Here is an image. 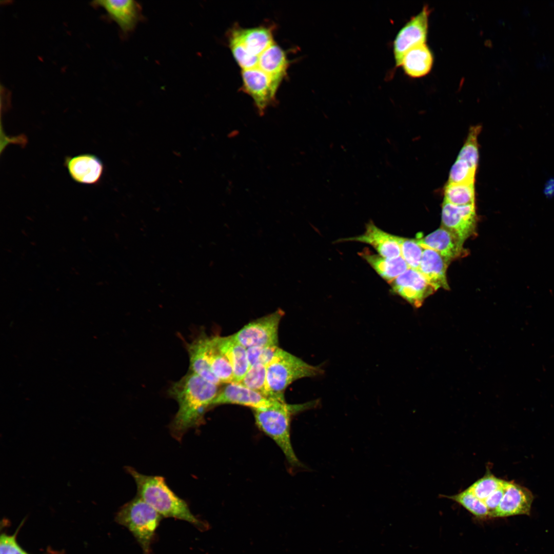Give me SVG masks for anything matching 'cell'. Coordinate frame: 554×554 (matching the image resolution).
<instances>
[{
	"instance_id": "7",
	"label": "cell",
	"mask_w": 554,
	"mask_h": 554,
	"mask_svg": "<svg viewBox=\"0 0 554 554\" xmlns=\"http://www.w3.org/2000/svg\"><path fill=\"white\" fill-rule=\"evenodd\" d=\"M242 89L253 99L260 115L275 103V94L282 82L274 78L257 66L242 70Z\"/></svg>"
},
{
	"instance_id": "10",
	"label": "cell",
	"mask_w": 554,
	"mask_h": 554,
	"mask_svg": "<svg viewBox=\"0 0 554 554\" xmlns=\"http://www.w3.org/2000/svg\"><path fill=\"white\" fill-rule=\"evenodd\" d=\"M390 283L396 293L416 308L436 290L418 270L408 268Z\"/></svg>"
},
{
	"instance_id": "9",
	"label": "cell",
	"mask_w": 554,
	"mask_h": 554,
	"mask_svg": "<svg viewBox=\"0 0 554 554\" xmlns=\"http://www.w3.org/2000/svg\"><path fill=\"white\" fill-rule=\"evenodd\" d=\"M477 216L475 204L458 206L443 201L442 227L464 241L476 231Z\"/></svg>"
},
{
	"instance_id": "30",
	"label": "cell",
	"mask_w": 554,
	"mask_h": 554,
	"mask_svg": "<svg viewBox=\"0 0 554 554\" xmlns=\"http://www.w3.org/2000/svg\"><path fill=\"white\" fill-rule=\"evenodd\" d=\"M401 255L409 268L418 270L424 248L417 239L400 238Z\"/></svg>"
},
{
	"instance_id": "18",
	"label": "cell",
	"mask_w": 554,
	"mask_h": 554,
	"mask_svg": "<svg viewBox=\"0 0 554 554\" xmlns=\"http://www.w3.org/2000/svg\"><path fill=\"white\" fill-rule=\"evenodd\" d=\"M449 263L439 253L430 249L424 248L418 270L436 290L442 288L448 290L446 277Z\"/></svg>"
},
{
	"instance_id": "17",
	"label": "cell",
	"mask_w": 554,
	"mask_h": 554,
	"mask_svg": "<svg viewBox=\"0 0 554 554\" xmlns=\"http://www.w3.org/2000/svg\"><path fill=\"white\" fill-rule=\"evenodd\" d=\"M251 55L259 57L269 47L274 44L272 29L265 26L252 28H233L229 32Z\"/></svg>"
},
{
	"instance_id": "34",
	"label": "cell",
	"mask_w": 554,
	"mask_h": 554,
	"mask_svg": "<svg viewBox=\"0 0 554 554\" xmlns=\"http://www.w3.org/2000/svg\"><path fill=\"white\" fill-rule=\"evenodd\" d=\"M278 346L253 347L247 349L249 367L255 363L267 365L272 360L279 349Z\"/></svg>"
},
{
	"instance_id": "23",
	"label": "cell",
	"mask_w": 554,
	"mask_h": 554,
	"mask_svg": "<svg viewBox=\"0 0 554 554\" xmlns=\"http://www.w3.org/2000/svg\"><path fill=\"white\" fill-rule=\"evenodd\" d=\"M361 254L378 274L390 283L409 268L401 256L390 259L365 252Z\"/></svg>"
},
{
	"instance_id": "21",
	"label": "cell",
	"mask_w": 554,
	"mask_h": 554,
	"mask_svg": "<svg viewBox=\"0 0 554 554\" xmlns=\"http://www.w3.org/2000/svg\"><path fill=\"white\" fill-rule=\"evenodd\" d=\"M433 63L432 53L426 44H424L407 51L403 58L400 66L409 76L419 78L429 73Z\"/></svg>"
},
{
	"instance_id": "24",
	"label": "cell",
	"mask_w": 554,
	"mask_h": 554,
	"mask_svg": "<svg viewBox=\"0 0 554 554\" xmlns=\"http://www.w3.org/2000/svg\"><path fill=\"white\" fill-rule=\"evenodd\" d=\"M206 350L212 371L222 383L235 382L230 364L217 347L213 337H206Z\"/></svg>"
},
{
	"instance_id": "1",
	"label": "cell",
	"mask_w": 554,
	"mask_h": 554,
	"mask_svg": "<svg viewBox=\"0 0 554 554\" xmlns=\"http://www.w3.org/2000/svg\"><path fill=\"white\" fill-rule=\"evenodd\" d=\"M219 391V385L190 371L172 383L168 395L179 405L178 410L169 425L172 437L181 442L189 430L202 425L205 422L206 411L211 407Z\"/></svg>"
},
{
	"instance_id": "12",
	"label": "cell",
	"mask_w": 554,
	"mask_h": 554,
	"mask_svg": "<svg viewBox=\"0 0 554 554\" xmlns=\"http://www.w3.org/2000/svg\"><path fill=\"white\" fill-rule=\"evenodd\" d=\"M64 165L71 179L83 185H97L105 170L102 160L95 154L88 153L67 156Z\"/></svg>"
},
{
	"instance_id": "25",
	"label": "cell",
	"mask_w": 554,
	"mask_h": 554,
	"mask_svg": "<svg viewBox=\"0 0 554 554\" xmlns=\"http://www.w3.org/2000/svg\"><path fill=\"white\" fill-rule=\"evenodd\" d=\"M444 201L456 205L475 204L474 184L447 183L444 189Z\"/></svg>"
},
{
	"instance_id": "33",
	"label": "cell",
	"mask_w": 554,
	"mask_h": 554,
	"mask_svg": "<svg viewBox=\"0 0 554 554\" xmlns=\"http://www.w3.org/2000/svg\"><path fill=\"white\" fill-rule=\"evenodd\" d=\"M228 42L233 57L242 70L257 66L259 57L249 54L236 38L229 35Z\"/></svg>"
},
{
	"instance_id": "14",
	"label": "cell",
	"mask_w": 554,
	"mask_h": 554,
	"mask_svg": "<svg viewBox=\"0 0 554 554\" xmlns=\"http://www.w3.org/2000/svg\"><path fill=\"white\" fill-rule=\"evenodd\" d=\"M423 248L430 249L442 255L449 263L467 254L464 242L447 229L441 227L421 239H417Z\"/></svg>"
},
{
	"instance_id": "15",
	"label": "cell",
	"mask_w": 554,
	"mask_h": 554,
	"mask_svg": "<svg viewBox=\"0 0 554 554\" xmlns=\"http://www.w3.org/2000/svg\"><path fill=\"white\" fill-rule=\"evenodd\" d=\"M400 238L382 230L370 222L362 234L339 241H357L368 244L373 247L380 255L392 259L401 256Z\"/></svg>"
},
{
	"instance_id": "32",
	"label": "cell",
	"mask_w": 554,
	"mask_h": 554,
	"mask_svg": "<svg viewBox=\"0 0 554 554\" xmlns=\"http://www.w3.org/2000/svg\"><path fill=\"white\" fill-rule=\"evenodd\" d=\"M476 171L465 161L457 159L450 169L447 183L474 184Z\"/></svg>"
},
{
	"instance_id": "31",
	"label": "cell",
	"mask_w": 554,
	"mask_h": 554,
	"mask_svg": "<svg viewBox=\"0 0 554 554\" xmlns=\"http://www.w3.org/2000/svg\"><path fill=\"white\" fill-rule=\"evenodd\" d=\"M25 519L22 521L12 535H8L5 531L1 533L0 537V554H30L27 552L18 544L17 536L23 526ZM43 554H63L62 551L48 550Z\"/></svg>"
},
{
	"instance_id": "29",
	"label": "cell",
	"mask_w": 554,
	"mask_h": 554,
	"mask_svg": "<svg viewBox=\"0 0 554 554\" xmlns=\"http://www.w3.org/2000/svg\"><path fill=\"white\" fill-rule=\"evenodd\" d=\"M505 481L496 477L488 470L484 476L472 483L468 488L484 502L490 494L501 486Z\"/></svg>"
},
{
	"instance_id": "8",
	"label": "cell",
	"mask_w": 554,
	"mask_h": 554,
	"mask_svg": "<svg viewBox=\"0 0 554 554\" xmlns=\"http://www.w3.org/2000/svg\"><path fill=\"white\" fill-rule=\"evenodd\" d=\"M430 10L425 5L400 30L393 42V54L396 66H401L406 53L413 47L426 44Z\"/></svg>"
},
{
	"instance_id": "28",
	"label": "cell",
	"mask_w": 554,
	"mask_h": 554,
	"mask_svg": "<svg viewBox=\"0 0 554 554\" xmlns=\"http://www.w3.org/2000/svg\"><path fill=\"white\" fill-rule=\"evenodd\" d=\"M266 382V365L263 363H257L249 367L240 383L252 390L269 397L267 393Z\"/></svg>"
},
{
	"instance_id": "27",
	"label": "cell",
	"mask_w": 554,
	"mask_h": 554,
	"mask_svg": "<svg viewBox=\"0 0 554 554\" xmlns=\"http://www.w3.org/2000/svg\"><path fill=\"white\" fill-rule=\"evenodd\" d=\"M481 129L480 125L472 126L469 128L466 141L457 157V159L465 161L476 170L479 161L478 137Z\"/></svg>"
},
{
	"instance_id": "11",
	"label": "cell",
	"mask_w": 554,
	"mask_h": 554,
	"mask_svg": "<svg viewBox=\"0 0 554 554\" xmlns=\"http://www.w3.org/2000/svg\"><path fill=\"white\" fill-rule=\"evenodd\" d=\"M284 401L269 398L252 390L240 383L231 382L220 390L213 401L211 407L224 404H233L252 408H265L278 402Z\"/></svg>"
},
{
	"instance_id": "4",
	"label": "cell",
	"mask_w": 554,
	"mask_h": 554,
	"mask_svg": "<svg viewBox=\"0 0 554 554\" xmlns=\"http://www.w3.org/2000/svg\"><path fill=\"white\" fill-rule=\"evenodd\" d=\"M320 366L308 364L301 359L279 348L266 366V390L269 397L284 401V392L293 382L303 378L323 374Z\"/></svg>"
},
{
	"instance_id": "6",
	"label": "cell",
	"mask_w": 554,
	"mask_h": 554,
	"mask_svg": "<svg viewBox=\"0 0 554 554\" xmlns=\"http://www.w3.org/2000/svg\"><path fill=\"white\" fill-rule=\"evenodd\" d=\"M284 314L281 309L245 325L233 338L246 349L253 347L278 346V329Z\"/></svg>"
},
{
	"instance_id": "26",
	"label": "cell",
	"mask_w": 554,
	"mask_h": 554,
	"mask_svg": "<svg viewBox=\"0 0 554 554\" xmlns=\"http://www.w3.org/2000/svg\"><path fill=\"white\" fill-rule=\"evenodd\" d=\"M463 506L477 518H489V511L484 502L476 497L468 488L452 496H442Z\"/></svg>"
},
{
	"instance_id": "3",
	"label": "cell",
	"mask_w": 554,
	"mask_h": 554,
	"mask_svg": "<svg viewBox=\"0 0 554 554\" xmlns=\"http://www.w3.org/2000/svg\"><path fill=\"white\" fill-rule=\"evenodd\" d=\"M319 403L318 400H315L302 404L290 405L285 401H279L267 408L254 410L257 426L275 442L292 466H301L302 464L291 445V416L296 412L315 407Z\"/></svg>"
},
{
	"instance_id": "20",
	"label": "cell",
	"mask_w": 554,
	"mask_h": 554,
	"mask_svg": "<svg viewBox=\"0 0 554 554\" xmlns=\"http://www.w3.org/2000/svg\"><path fill=\"white\" fill-rule=\"evenodd\" d=\"M206 335H201L187 345L189 358V371L206 381L219 385L222 384L213 373L206 350Z\"/></svg>"
},
{
	"instance_id": "13",
	"label": "cell",
	"mask_w": 554,
	"mask_h": 554,
	"mask_svg": "<svg viewBox=\"0 0 554 554\" xmlns=\"http://www.w3.org/2000/svg\"><path fill=\"white\" fill-rule=\"evenodd\" d=\"M533 500L532 492L513 481H507L503 498L489 518H502L516 515H529Z\"/></svg>"
},
{
	"instance_id": "2",
	"label": "cell",
	"mask_w": 554,
	"mask_h": 554,
	"mask_svg": "<svg viewBox=\"0 0 554 554\" xmlns=\"http://www.w3.org/2000/svg\"><path fill=\"white\" fill-rule=\"evenodd\" d=\"M125 469L135 482L137 496L161 516L187 521L201 530L209 529V525L194 516L187 502L170 489L164 477L142 474L130 466Z\"/></svg>"
},
{
	"instance_id": "36",
	"label": "cell",
	"mask_w": 554,
	"mask_h": 554,
	"mask_svg": "<svg viewBox=\"0 0 554 554\" xmlns=\"http://www.w3.org/2000/svg\"><path fill=\"white\" fill-rule=\"evenodd\" d=\"M544 193L547 197H552L554 195V179L548 181L544 188Z\"/></svg>"
},
{
	"instance_id": "22",
	"label": "cell",
	"mask_w": 554,
	"mask_h": 554,
	"mask_svg": "<svg viewBox=\"0 0 554 554\" xmlns=\"http://www.w3.org/2000/svg\"><path fill=\"white\" fill-rule=\"evenodd\" d=\"M289 66L286 54L275 43L259 56L257 67L270 76L282 81Z\"/></svg>"
},
{
	"instance_id": "19",
	"label": "cell",
	"mask_w": 554,
	"mask_h": 554,
	"mask_svg": "<svg viewBox=\"0 0 554 554\" xmlns=\"http://www.w3.org/2000/svg\"><path fill=\"white\" fill-rule=\"evenodd\" d=\"M213 338L217 347L231 365L235 382L240 383L249 368L247 349L238 342L232 335Z\"/></svg>"
},
{
	"instance_id": "35",
	"label": "cell",
	"mask_w": 554,
	"mask_h": 554,
	"mask_svg": "<svg viewBox=\"0 0 554 554\" xmlns=\"http://www.w3.org/2000/svg\"><path fill=\"white\" fill-rule=\"evenodd\" d=\"M506 483L507 481H505L501 486L493 492L484 501L489 511V516L499 506L504 496Z\"/></svg>"
},
{
	"instance_id": "5",
	"label": "cell",
	"mask_w": 554,
	"mask_h": 554,
	"mask_svg": "<svg viewBox=\"0 0 554 554\" xmlns=\"http://www.w3.org/2000/svg\"><path fill=\"white\" fill-rule=\"evenodd\" d=\"M162 517L136 495L120 508L115 515V520L131 532L144 554H150L151 544Z\"/></svg>"
},
{
	"instance_id": "16",
	"label": "cell",
	"mask_w": 554,
	"mask_h": 554,
	"mask_svg": "<svg viewBox=\"0 0 554 554\" xmlns=\"http://www.w3.org/2000/svg\"><path fill=\"white\" fill-rule=\"evenodd\" d=\"M104 8L125 34L131 32L141 17L140 5L132 0H102L94 2Z\"/></svg>"
}]
</instances>
